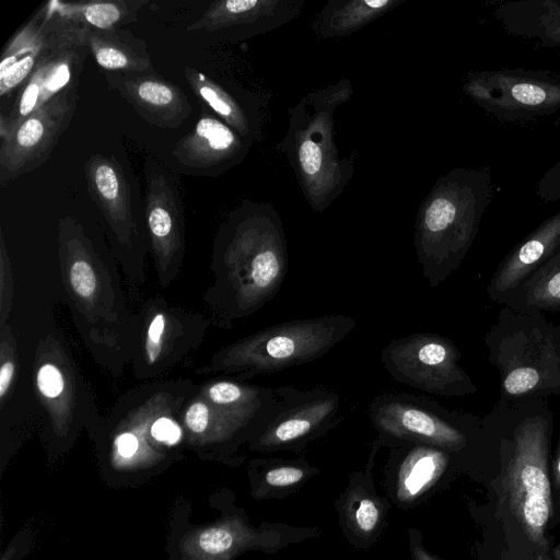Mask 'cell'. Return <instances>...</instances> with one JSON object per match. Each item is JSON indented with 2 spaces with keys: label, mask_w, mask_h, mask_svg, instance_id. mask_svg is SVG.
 <instances>
[{
  "label": "cell",
  "mask_w": 560,
  "mask_h": 560,
  "mask_svg": "<svg viewBox=\"0 0 560 560\" xmlns=\"http://www.w3.org/2000/svg\"><path fill=\"white\" fill-rule=\"evenodd\" d=\"M282 406L262 430L260 445L275 448L329 429L340 409L337 393L326 389L278 388Z\"/></svg>",
  "instance_id": "cell-13"
},
{
  "label": "cell",
  "mask_w": 560,
  "mask_h": 560,
  "mask_svg": "<svg viewBox=\"0 0 560 560\" xmlns=\"http://www.w3.org/2000/svg\"><path fill=\"white\" fill-rule=\"evenodd\" d=\"M69 23L56 11L51 0L11 37L1 56V96L26 82Z\"/></svg>",
  "instance_id": "cell-16"
},
{
  "label": "cell",
  "mask_w": 560,
  "mask_h": 560,
  "mask_svg": "<svg viewBox=\"0 0 560 560\" xmlns=\"http://www.w3.org/2000/svg\"><path fill=\"white\" fill-rule=\"evenodd\" d=\"M503 305L521 311L560 312V247Z\"/></svg>",
  "instance_id": "cell-24"
},
{
  "label": "cell",
  "mask_w": 560,
  "mask_h": 560,
  "mask_svg": "<svg viewBox=\"0 0 560 560\" xmlns=\"http://www.w3.org/2000/svg\"><path fill=\"white\" fill-rule=\"evenodd\" d=\"M209 420L210 409L201 401H196L190 405L185 413V423L187 428L195 433L203 432L209 424Z\"/></svg>",
  "instance_id": "cell-34"
},
{
  "label": "cell",
  "mask_w": 560,
  "mask_h": 560,
  "mask_svg": "<svg viewBox=\"0 0 560 560\" xmlns=\"http://www.w3.org/2000/svg\"><path fill=\"white\" fill-rule=\"evenodd\" d=\"M228 250L241 271L238 305L255 312L279 292L288 271L283 224L271 203L244 200L226 223Z\"/></svg>",
  "instance_id": "cell-5"
},
{
  "label": "cell",
  "mask_w": 560,
  "mask_h": 560,
  "mask_svg": "<svg viewBox=\"0 0 560 560\" xmlns=\"http://www.w3.org/2000/svg\"><path fill=\"white\" fill-rule=\"evenodd\" d=\"M90 196L119 236H128L133 228L132 199L127 176L114 158L91 155L84 164Z\"/></svg>",
  "instance_id": "cell-18"
},
{
  "label": "cell",
  "mask_w": 560,
  "mask_h": 560,
  "mask_svg": "<svg viewBox=\"0 0 560 560\" xmlns=\"http://www.w3.org/2000/svg\"><path fill=\"white\" fill-rule=\"evenodd\" d=\"M412 556L413 560H439L438 558L427 552L423 548L416 545L412 547Z\"/></svg>",
  "instance_id": "cell-38"
},
{
  "label": "cell",
  "mask_w": 560,
  "mask_h": 560,
  "mask_svg": "<svg viewBox=\"0 0 560 560\" xmlns=\"http://www.w3.org/2000/svg\"><path fill=\"white\" fill-rule=\"evenodd\" d=\"M551 560H560V541L555 544L551 549Z\"/></svg>",
  "instance_id": "cell-39"
},
{
  "label": "cell",
  "mask_w": 560,
  "mask_h": 560,
  "mask_svg": "<svg viewBox=\"0 0 560 560\" xmlns=\"http://www.w3.org/2000/svg\"><path fill=\"white\" fill-rule=\"evenodd\" d=\"M14 374V364L11 361H7L1 365L0 369V398H3L11 385Z\"/></svg>",
  "instance_id": "cell-37"
},
{
  "label": "cell",
  "mask_w": 560,
  "mask_h": 560,
  "mask_svg": "<svg viewBox=\"0 0 560 560\" xmlns=\"http://www.w3.org/2000/svg\"><path fill=\"white\" fill-rule=\"evenodd\" d=\"M380 509L377 504L368 498L361 499L353 510V521L362 533H371L377 526Z\"/></svg>",
  "instance_id": "cell-30"
},
{
  "label": "cell",
  "mask_w": 560,
  "mask_h": 560,
  "mask_svg": "<svg viewBox=\"0 0 560 560\" xmlns=\"http://www.w3.org/2000/svg\"><path fill=\"white\" fill-rule=\"evenodd\" d=\"M88 28L71 22L23 85L11 115H0L1 142L10 140L20 122L51 98L78 86L89 47Z\"/></svg>",
  "instance_id": "cell-10"
},
{
  "label": "cell",
  "mask_w": 560,
  "mask_h": 560,
  "mask_svg": "<svg viewBox=\"0 0 560 560\" xmlns=\"http://www.w3.org/2000/svg\"><path fill=\"white\" fill-rule=\"evenodd\" d=\"M77 86L67 89L33 112L13 137L0 144V185L38 168L70 126L77 109Z\"/></svg>",
  "instance_id": "cell-11"
},
{
  "label": "cell",
  "mask_w": 560,
  "mask_h": 560,
  "mask_svg": "<svg viewBox=\"0 0 560 560\" xmlns=\"http://www.w3.org/2000/svg\"><path fill=\"white\" fill-rule=\"evenodd\" d=\"M118 452L124 457H130L138 448V441L135 435L124 433L116 440Z\"/></svg>",
  "instance_id": "cell-36"
},
{
  "label": "cell",
  "mask_w": 560,
  "mask_h": 560,
  "mask_svg": "<svg viewBox=\"0 0 560 560\" xmlns=\"http://www.w3.org/2000/svg\"><path fill=\"white\" fill-rule=\"evenodd\" d=\"M372 424L390 438L417 442L448 454L472 453L483 459L482 417L450 409L439 402L411 395L386 394L369 407Z\"/></svg>",
  "instance_id": "cell-6"
},
{
  "label": "cell",
  "mask_w": 560,
  "mask_h": 560,
  "mask_svg": "<svg viewBox=\"0 0 560 560\" xmlns=\"http://www.w3.org/2000/svg\"><path fill=\"white\" fill-rule=\"evenodd\" d=\"M560 247V211L544 220L501 260L488 285V298L503 305L506 299Z\"/></svg>",
  "instance_id": "cell-17"
},
{
  "label": "cell",
  "mask_w": 560,
  "mask_h": 560,
  "mask_svg": "<svg viewBox=\"0 0 560 560\" xmlns=\"http://www.w3.org/2000/svg\"><path fill=\"white\" fill-rule=\"evenodd\" d=\"M485 343L500 377L499 399L560 396V324L545 313L503 305Z\"/></svg>",
  "instance_id": "cell-4"
},
{
  "label": "cell",
  "mask_w": 560,
  "mask_h": 560,
  "mask_svg": "<svg viewBox=\"0 0 560 560\" xmlns=\"http://www.w3.org/2000/svg\"><path fill=\"white\" fill-rule=\"evenodd\" d=\"M549 477L553 508L551 528L553 529L560 523V431L552 457L550 458Z\"/></svg>",
  "instance_id": "cell-29"
},
{
  "label": "cell",
  "mask_w": 560,
  "mask_h": 560,
  "mask_svg": "<svg viewBox=\"0 0 560 560\" xmlns=\"http://www.w3.org/2000/svg\"><path fill=\"white\" fill-rule=\"evenodd\" d=\"M185 78L191 91L211 110L252 143L261 136V119L256 105L243 103L225 88L189 67L184 68Z\"/></svg>",
  "instance_id": "cell-20"
},
{
  "label": "cell",
  "mask_w": 560,
  "mask_h": 560,
  "mask_svg": "<svg viewBox=\"0 0 560 560\" xmlns=\"http://www.w3.org/2000/svg\"><path fill=\"white\" fill-rule=\"evenodd\" d=\"M252 144L220 118L205 116L176 142L172 156L187 173L218 175L243 161Z\"/></svg>",
  "instance_id": "cell-14"
},
{
  "label": "cell",
  "mask_w": 560,
  "mask_h": 560,
  "mask_svg": "<svg viewBox=\"0 0 560 560\" xmlns=\"http://www.w3.org/2000/svg\"><path fill=\"white\" fill-rule=\"evenodd\" d=\"M105 79L139 116L156 127L177 128L191 113L186 94L154 71L105 72Z\"/></svg>",
  "instance_id": "cell-15"
},
{
  "label": "cell",
  "mask_w": 560,
  "mask_h": 560,
  "mask_svg": "<svg viewBox=\"0 0 560 560\" xmlns=\"http://www.w3.org/2000/svg\"><path fill=\"white\" fill-rule=\"evenodd\" d=\"M452 455L420 444L405 457L398 471L397 497L411 501L429 489L445 471Z\"/></svg>",
  "instance_id": "cell-25"
},
{
  "label": "cell",
  "mask_w": 560,
  "mask_h": 560,
  "mask_svg": "<svg viewBox=\"0 0 560 560\" xmlns=\"http://www.w3.org/2000/svg\"><path fill=\"white\" fill-rule=\"evenodd\" d=\"M304 476V470L295 466H280L270 469L266 474V482L275 487H287L299 482Z\"/></svg>",
  "instance_id": "cell-33"
},
{
  "label": "cell",
  "mask_w": 560,
  "mask_h": 560,
  "mask_svg": "<svg viewBox=\"0 0 560 560\" xmlns=\"http://www.w3.org/2000/svg\"><path fill=\"white\" fill-rule=\"evenodd\" d=\"M342 314L294 319L267 327L234 347L233 365L250 373H275L315 361L355 328Z\"/></svg>",
  "instance_id": "cell-7"
},
{
  "label": "cell",
  "mask_w": 560,
  "mask_h": 560,
  "mask_svg": "<svg viewBox=\"0 0 560 560\" xmlns=\"http://www.w3.org/2000/svg\"><path fill=\"white\" fill-rule=\"evenodd\" d=\"M482 428L483 460L495 475L478 516L479 560H551L555 416L548 400L498 398Z\"/></svg>",
  "instance_id": "cell-1"
},
{
  "label": "cell",
  "mask_w": 560,
  "mask_h": 560,
  "mask_svg": "<svg viewBox=\"0 0 560 560\" xmlns=\"http://www.w3.org/2000/svg\"><path fill=\"white\" fill-rule=\"evenodd\" d=\"M406 0H329L313 23L320 39L345 37L394 10Z\"/></svg>",
  "instance_id": "cell-22"
},
{
  "label": "cell",
  "mask_w": 560,
  "mask_h": 560,
  "mask_svg": "<svg viewBox=\"0 0 560 560\" xmlns=\"http://www.w3.org/2000/svg\"><path fill=\"white\" fill-rule=\"evenodd\" d=\"M86 39L89 51L106 72L153 71L145 42L127 30L88 28Z\"/></svg>",
  "instance_id": "cell-21"
},
{
  "label": "cell",
  "mask_w": 560,
  "mask_h": 560,
  "mask_svg": "<svg viewBox=\"0 0 560 560\" xmlns=\"http://www.w3.org/2000/svg\"><path fill=\"white\" fill-rule=\"evenodd\" d=\"M460 358L452 340L430 332L394 339L381 352V362L394 380L444 397L477 392L472 378L459 364Z\"/></svg>",
  "instance_id": "cell-9"
},
{
  "label": "cell",
  "mask_w": 560,
  "mask_h": 560,
  "mask_svg": "<svg viewBox=\"0 0 560 560\" xmlns=\"http://www.w3.org/2000/svg\"><path fill=\"white\" fill-rule=\"evenodd\" d=\"M462 90L505 124H526L560 112V78L550 70H474L466 74Z\"/></svg>",
  "instance_id": "cell-8"
},
{
  "label": "cell",
  "mask_w": 560,
  "mask_h": 560,
  "mask_svg": "<svg viewBox=\"0 0 560 560\" xmlns=\"http://www.w3.org/2000/svg\"><path fill=\"white\" fill-rule=\"evenodd\" d=\"M353 94L347 78L304 95L289 110L287 132L277 149L288 159L302 194L315 212L326 210L354 175V152L340 156L334 114Z\"/></svg>",
  "instance_id": "cell-3"
},
{
  "label": "cell",
  "mask_w": 560,
  "mask_h": 560,
  "mask_svg": "<svg viewBox=\"0 0 560 560\" xmlns=\"http://www.w3.org/2000/svg\"><path fill=\"white\" fill-rule=\"evenodd\" d=\"M555 126L560 127V116L555 120ZM536 194L542 202L560 199V160L539 178Z\"/></svg>",
  "instance_id": "cell-27"
},
{
  "label": "cell",
  "mask_w": 560,
  "mask_h": 560,
  "mask_svg": "<svg viewBox=\"0 0 560 560\" xmlns=\"http://www.w3.org/2000/svg\"><path fill=\"white\" fill-rule=\"evenodd\" d=\"M56 11L66 20L98 31L119 30L138 19L147 1L143 0H95L88 2H63L52 0Z\"/></svg>",
  "instance_id": "cell-23"
},
{
  "label": "cell",
  "mask_w": 560,
  "mask_h": 560,
  "mask_svg": "<svg viewBox=\"0 0 560 560\" xmlns=\"http://www.w3.org/2000/svg\"><path fill=\"white\" fill-rule=\"evenodd\" d=\"M165 330V316L156 314L150 323L147 331V357L150 363H154L161 352V341Z\"/></svg>",
  "instance_id": "cell-31"
},
{
  "label": "cell",
  "mask_w": 560,
  "mask_h": 560,
  "mask_svg": "<svg viewBox=\"0 0 560 560\" xmlns=\"http://www.w3.org/2000/svg\"><path fill=\"white\" fill-rule=\"evenodd\" d=\"M492 197L489 166L455 167L435 180L415 223L416 255L430 285H440L460 267Z\"/></svg>",
  "instance_id": "cell-2"
},
{
  "label": "cell",
  "mask_w": 560,
  "mask_h": 560,
  "mask_svg": "<svg viewBox=\"0 0 560 560\" xmlns=\"http://www.w3.org/2000/svg\"><path fill=\"white\" fill-rule=\"evenodd\" d=\"M151 434L158 441L175 444L180 438V429L171 419L160 418L152 424Z\"/></svg>",
  "instance_id": "cell-35"
},
{
  "label": "cell",
  "mask_w": 560,
  "mask_h": 560,
  "mask_svg": "<svg viewBox=\"0 0 560 560\" xmlns=\"http://www.w3.org/2000/svg\"><path fill=\"white\" fill-rule=\"evenodd\" d=\"M305 0H218L187 27L222 40H240L269 33L294 20Z\"/></svg>",
  "instance_id": "cell-12"
},
{
  "label": "cell",
  "mask_w": 560,
  "mask_h": 560,
  "mask_svg": "<svg viewBox=\"0 0 560 560\" xmlns=\"http://www.w3.org/2000/svg\"><path fill=\"white\" fill-rule=\"evenodd\" d=\"M70 282L73 291L82 299L93 295L96 288V278L93 268L85 259L72 261L69 270Z\"/></svg>",
  "instance_id": "cell-26"
},
{
  "label": "cell",
  "mask_w": 560,
  "mask_h": 560,
  "mask_svg": "<svg viewBox=\"0 0 560 560\" xmlns=\"http://www.w3.org/2000/svg\"><path fill=\"white\" fill-rule=\"evenodd\" d=\"M494 15L510 35L560 48V0L502 2L494 8Z\"/></svg>",
  "instance_id": "cell-19"
},
{
  "label": "cell",
  "mask_w": 560,
  "mask_h": 560,
  "mask_svg": "<svg viewBox=\"0 0 560 560\" xmlns=\"http://www.w3.org/2000/svg\"><path fill=\"white\" fill-rule=\"evenodd\" d=\"M37 387L42 395L55 398L63 390V377L60 370L51 364H43L37 372Z\"/></svg>",
  "instance_id": "cell-28"
},
{
  "label": "cell",
  "mask_w": 560,
  "mask_h": 560,
  "mask_svg": "<svg viewBox=\"0 0 560 560\" xmlns=\"http://www.w3.org/2000/svg\"><path fill=\"white\" fill-rule=\"evenodd\" d=\"M233 542L231 534L224 529L210 528L199 538L200 548L208 553H220L228 550Z\"/></svg>",
  "instance_id": "cell-32"
}]
</instances>
